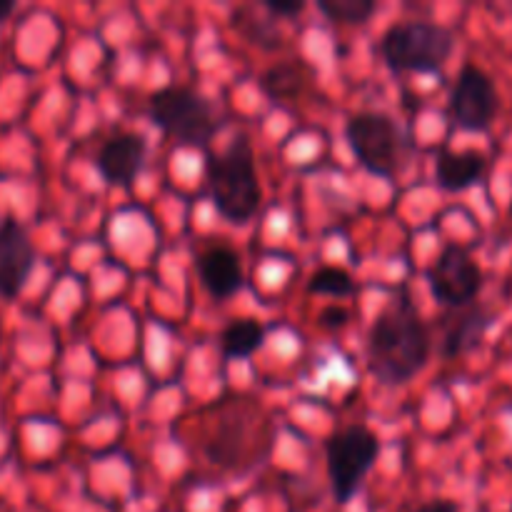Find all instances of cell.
Wrapping results in <instances>:
<instances>
[{
    "label": "cell",
    "instance_id": "18",
    "mask_svg": "<svg viewBox=\"0 0 512 512\" xmlns=\"http://www.w3.org/2000/svg\"><path fill=\"white\" fill-rule=\"evenodd\" d=\"M305 8L303 0H265V10L280 18H293Z\"/></svg>",
    "mask_w": 512,
    "mask_h": 512
},
{
    "label": "cell",
    "instance_id": "6",
    "mask_svg": "<svg viewBox=\"0 0 512 512\" xmlns=\"http://www.w3.org/2000/svg\"><path fill=\"white\" fill-rule=\"evenodd\" d=\"M325 453H328V478L335 500L340 505H348L363 488L365 475L373 470L378 460V435L365 425H348L330 435Z\"/></svg>",
    "mask_w": 512,
    "mask_h": 512
},
{
    "label": "cell",
    "instance_id": "9",
    "mask_svg": "<svg viewBox=\"0 0 512 512\" xmlns=\"http://www.w3.org/2000/svg\"><path fill=\"white\" fill-rule=\"evenodd\" d=\"M35 268V245L15 218L0 220V298L15 300Z\"/></svg>",
    "mask_w": 512,
    "mask_h": 512
},
{
    "label": "cell",
    "instance_id": "2",
    "mask_svg": "<svg viewBox=\"0 0 512 512\" xmlns=\"http://www.w3.org/2000/svg\"><path fill=\"white\" fill-rule=\"evenodd\" d=\"M208 180L215 210L228 223L243 225L258 213L263 188L255 173L253 145L245 135L235 138L218 158L210 160Z\"/></svg>",
    "mask_w": 512,
    "mask_h": 512
},
{
    "label": "cell",
    "instance_id": "16",
    "mask_svg": "<svg viewBox=\"0 0 512 512\" xmlns=\"http://www.w3.org/2000/svg\"><path fill=\"white\" fill-rule=\"evenodd\" d=\"M308 290L313 295H325V298H348L358 290L353 275L345 268H338V265H323L313 273L310 278Z\"/></svg>",
    "mask_w": 512,
    "mask_h": 512
},
{
    "label": "cell",
    "instance_id": "19",
    "mask_svg": "<svg viewBox=\"0 0 512 512\" xmlns=\"http://www.w3.org/2000/svg\"><path fill=\"white\" fill-rule=\"evenodd\" d=\"M415 512H460V508L453 500H430V503L420 505Z\"/></svg>",
    "mask_w": 512,
    "mask_h": 512
},
{
    "label": "cell",
    "instance_id": "20",
    "mask_svg": "<svg viewBox=\"0 0 512 512\" xmlns=\"http://www.w3.org/2000/svg\"><path fill=\"white\" fill-rule=\"evenodd\" d=\"M15 10V3L13 0H0V23H3L5 18H10Z\"/></svg>",
    "mask_w": 512,
    "mask_h": 512
},
{
    "label": "cell",
    "instance_id": "3",
    "mask_svg": "<svg viewBox=\"0 0 512 512\" xmlns=\"http://www.w3.org/2000/svg\"><path fill=\"white\" fill-rule=\"evenodd\" d=\"M455 50L453 30L430 20H400L380 38V55L395 73L435 75Z\"/></svg>",
    "mask_w": 512,
    "mask_h": 512
},
{
    "label": "cell",
    "instance_id": "4",
    "mask_svg": "<svg viewBox=\"0 0 512 512\" xmlns=\"http://www.w3.org/2000/svg\"><path fill=\"white\" fill-rule=\"evenodd\" d=\"M345 140L358 163L378 178H393L408 165L415 145L403 125L378 110L355 113L345 125Z\"/></svg>",
    "mask_w": 512,
    "mask_h": 512
},
{
    "label": "cell",
    "instance_id": "11",
    "mask_svg": "<svg viewBox=\"0 0 512 512\" xmlns=\"http://www.w3.org/2000/svg\"><path fill=\"white\" fill-rule=\"evenodd\" d=\"M203 288L215 300H228L243 288V263L230 245H210L195 263Z\"/></svg>",
    "mask_w": 512,
    "mask_h": 512
},
{
    "label": "cell",
    "instance_id": "5",
    "mask_svg": "<svg viewBox=\"0 0 512 512\" xmlns=\"http://www.w3.org/2000/svg\"><path fill=\"white\" fill-rule=\"evenodd\" d=\"M153 123L185 148H205L218 133V113L213 103L188 85H165L148 100Z\"/></svg>",
    "mask_w": 512,
    "mask_h": 512
},
{
    "label": "cell",
    "instance_id": "1",
    "mask_svg": "<svg viewBox=\"0 0 512 512\" xmlns=\"http://www.w3.org/2000/svg\"><path fill=\"white\" fill-rule=\"evenodd\" d=\"M433 350L430 328L408 298L375 318L368 333V368L378 383L405 385L425 368Z\"/></svg>",
    "mask_w": 512,
    "mask_h": 512
},
{
    "label": "cell",
    "instance_id": "13",
    "mask_svg": "<svg viewBox=\"0 0 512 512\" xmlns=\"http://www.w3.org/2000/svg\"><path fill=\"white\" fill-rule=\"evenodd\" d=\"M265 340V328L258 320H233L230 325H225V330L220 333V350H223L225 358L243 360L250 358L255 350L263 348Z\"/></svg>",
    "mask_w": 512,
    "mask_h": 512
},
{
    "label": "cell",
    "instance_id": "10",
    "mask_svg": "<svg viewBox=\"0 0 512 512\" xmlns=\"http://www.w3.org/2000/svg\"><path fill=\"white\" fill-rule=\"evenodd\" d=\"M145 155H148V143H145L143 135L120 133L113 135L110 140H105L95 163H98L100 175H103L110 185L128 188V185L138 178L140 170H143Z\"/></svg>",
    "mask_w": 512,
    "mask_h": 512
},
{
    "label": "cell",
    "instance_id": "14",
    "mask_svg": "<svg viewBox=\"0 0 512 512\" xmlns=\"http://www.w3.org/2000/svg\"><path fill=\"white\" fill-rule=\"evenodd\" d=\"M305 83V68L295 60H283V63L270 65L260 78V88L265 95L280 100V98H293Z\"/></svg>",
    "mask_w": 512,
    "mask_h": 512
},
{
    "label": "cell",
    "instance_id": "7",
    "mask_svg": "<svg viewBox=\"0 0 512 512\" xmlns=\"http://www.w3.org/2000/svg\"><path fill=\"white\" fill-rule=\"evenodd\" d=\"M498 110L500 98L493 78L478 65H463L458 80L453 83V90H450L453 123L468 133H485L493 125Z\"/></svg>",
    "mask_w": 512,
    "mask_h": 512
},
{
    "label": "cell",
    "instance_id": "15",
    "mask_svg": "<svg viewBox=\"0 0 512 512\" xmlns=\"http://www.w3.org/2000/svg\"><path fill=\"white\" fill-rule=\"evenodd\" d=\"M490 323H493L490 313H485V310H470V313L465 315V318H460L458 325L450 330L445 353L460 355V353H468V350H473L475 345L483 340L485 330L490 328Z\"/></svg>",
    "mask_w": 512,
    "mask_h": 512
},
{
    "label": "cell",
    "instance_id": "17",
    "mask_svg": "<svg viewBox=\"0 0 512 512\" xmlns=\"http://www.w3.org/2000/svg\"><path fill=\"white\" fill-rule=\"evenodd\" d=\"M318 10L333 23L360 25L378 10L375 0H318Z\"/></svg>",
    "mask_w": 512,
    "mask_h": 512
},
{
    "label": "cell",
    "instance_id": "12",
    "mask_svg": "<svg viewBox=\"0 0 512 512\" xmlns=\"http://www.w3.org/2000/svg\"><path fill=\"white\" fill-rule=\"evenodd\" d=\"M488 170L480 150H443L435 163V180L445 193H463L478 185Z\"/></svg>",
    "mask_w": 512,
    "mask_h": 512
},
{
    "label": "cell",
    "instance_id": "8",
    "mask_svg": "<svg viewBox=\"0 0 512 512\" xmlns=\"http://www.w3.org/2000/svg\"><path fill=\"white\" fill-rule=\"evenodd\" d=\"M428 283L438 303L448 308H463L478 298L483 288V270L468 250L460 245H448L430 265Z\"/></svg>",
    "mask_w": 512,
    "mask_h": 512
}]
</instances>
